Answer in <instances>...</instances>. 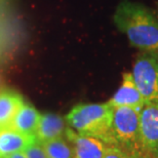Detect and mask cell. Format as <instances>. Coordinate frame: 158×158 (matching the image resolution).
Masks as SVG:
<instances>
[{
  "mask_svg": "<svg viewBox=\"0 0 158 158\" xmlns=\"http://www.w3.org/2000/svg\"><path fill=\"white\" fill-rule=\"evenodd\" d=\"M4 158H27L26 155L24 154L23 151H20V152H15V153H12L10 155L6 156Z\"/></svg>",
  "mask_w": 158,
  "mask_h": 158,
  "instance_id": "9a60e30c",
  "label": "cell"
},
{
  "mask_svg": "<svg viewBox=\"0 0 158 158\" xmlns=\"http://www.w3.org/2000/svg\"><path fill=\"white\" fill-rule=\"evenodd\" d=\"M35 139V135L22 134L9 126L0 127V158L24 151Z\"/></svg>",
  "mask_w": 158,
  "mask_h": 158,
  "instance_id": "ba28073f",
  "label": "cell"
},
{
  "mask_svg": "<svg viewBox=\"0 0 158 158\" xmlns=\"http://www.w3.org/2000/svg\"><path fill=\"white\" fill-rule=\"evenodd\" d=\"M116 28L141 52H158V17L142 3L122 0L113 15Z\"/></svg>",
  "mask_w": 158,
  "mask_h": 158,
  "instance_id": "6da1fadb",
  "label": "cell"
},
{
  "mask_svg": "<svg viewBox=\"0 0 158 158\" xmlns=\"http://www.w3.org/2000/svg\"><path fill=\"white\" fill-rule=\"evenodd\" d=\"M66 123L60 115L53 113L41 114L35 138L39 142H46L65 137Z\"/></svg>",
  "mask_w": 158,
  "mask_h": 158,
  "instance_id": "9c48e42d",
  "label": "cell"
},
{
  "mask_svg": "<svg viewBox=\"0 0 158 158\" xmlns=\"http://www.w3.org/2000/svg\"><path fill=\"white\" fill-rule=\"evenodd\" d=\"M103 158H151L142 150L124 149L117 146H112Z\"/></svg>",
  "mask_w": 158,
  "mask_h": 158,
  "instance_id": "4fadbf2b",
  "label": "cell"
},
{
  "mask_svg": "<svg viewBox=\"0 0 158 158\" xmlns=\"http://www.w3.org/2000/svg\"><path fill=\"white\" fill-rule=\"evenodd\" d=\"M131 74L145 103H158V52H142L135 59Z\"/></svg>",
  "mask_w": 158,
  "mask_h": 158,
  "instance_id": "277c9868",
  "label": "cell"
},
{
  "mask_svg": "<svg viewBox=\"0 0 158 158\" xmlns=\"http://www.w3.org/2000/svg\"><path fill=\"white\" fill-rule=\"evenodd\" d=\"M41 143L48 158H74L73 148L65 137Z\"/></svg>",
  "mask_w": 158,
  "mask_h": 158,
  "instance_id": "7c38bea8",
  "label": "cell"
},
{
  "mask_svg": "<svg viewBox=\"0 0 158 158\" xmlns=\"http://www.w3.org/2000/svg\"><path fill=\"white\" fill-rule=\"evenodd\" d=\"M41 114L35 107L25 102L15 115L9 127L25 135H35Z\"/></svg>",
  "mask_w": 158,
  "mask_h": 158,
  "instance_id": "30bf717a",
  "label": "cell"
},
{
  "mask_svg": "<svg viewBox=\"0 0 158 158\" xmlns=\"http://www.w3.org/2000/svg\"><path fill=\"white\" fill-rule=\"evenodd\" d=\"M109 104L113 108L116 107H131V108H140L146 105L141 91L135 84L131 73L123 74L122 81L117 91L114 94L109 101Z\"/></svg>",
  "mask_w": 158,
  "mask_h": 158,
  "instance_id": "52a82bcc",
  "label": "cell"
},
{
  "mask_svg": "<svg viewBox=\"0 0 158 158\" xmlns=\"http://www.w3.org/2000/svg\"><path fill=\"white\" fill-rule=\"evenodd\" d=\"M141 111L140 108L131 107L114 108L112 127L117 147L142 150L140 140Z\"/></svg>",
  "mask_w": 158,
  "mask_h": 158,
  "instance_id": "3957f363",
  "label": "cell"
},
{
  "mask_svg": "<svg viewBox=\"0 0 158 158\" xmlns=\"http://www.w3.org/2000/svg\"><path fill=\"white\" fill-rule=\"evenodd\" d=\"M23 152L27 158H48L43 148L42 143L39 142L37 139H35V141L31 145H29Z\"/></svg>",
  "mask_w": 158,
  "mask_h": 158,
  "instance_id": "5bb4252c",
  "label": "cell"
},
{
  "mask_svg": "<svg viewBox=\"0 0 158 158\" xmlns=\"http://www.w3.org/2000/svg\"><path fill=\"white\" fill-rule=\"evenodd\" d=\"M114 108L109 102L102 104H78L66 116L68 126L77 134L117 146L113 134Z\"/></svg>",
  "mask_w": 158,
  "mask_h": 158,
  "instance_id": "7a4b0ae2",
  "label": "cell"
},
{
  "mask_svg": "<svg viewBox=\"0 0 158 158\" xmlns=\"http://www.w3.org/2000/svg\"><path fill=\"white\" fill-rule=\"evenodd\" d=\"M65 138L73 148L74 158H103L112 147L98 139L79 135L70 127L66 128Z\"/></svg>",
  "mask_w": 158,
  "mask_h": 158,
  "instance_id": "8992f818",
  "label": "cell"
},
{
  "mask_svg": "<svg viewBox=\"0 0 158 158\" xmlns=\"http://www.w3.org/2000/svg\"><path fill=\"white\" fill-rule=\"evenodd\" d=\"M24 103L23 97L17 91L10 89L0 91V127L9 126Z\"/></svg>",
  "mask_w": 158,
  "mask_h": 158,
  "instance_id": "8fae6325",
  "label": "cell"
},
{
  "mask_svg": "<svg viewBox=\"0 0 158 158\" xmlns=\"http://www.w3.org/2000/svg\"><path fill=\"white\" fill-rule=\"evenodd\" d=\"M156 15H157V17H158V3H157V14Z\"/></svg>",
  "mask_w": 158,
  "mask_h": 158,
  "instance_id": "2e32d148",
  "label": "cell"
},
{
  "mask_svg": "<svg viewBox=\"0 0 158 158\" xmlns=\"http://www.w3.org/2000/svg\"><path fill=\"white\" fill-rule=\"evenodd\" d=\"M142 150L151 158H158V103L146 104L140 114Z\"/></svg>",
  "mask_w": 158,
  "mask_h": 158,
  "instance_id": "5b68a950",
  "label": "cell"
}]
</instances>
